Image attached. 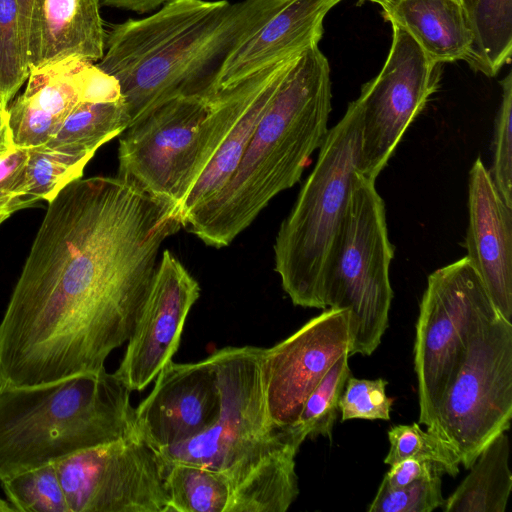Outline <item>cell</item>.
Masks as SVG:
<instances>
[{"label": "cell", "mask_w": 512, "mask_h": 512, "mask_svg": "<svg viewBox=\"0 0 512 512\" xmlns=\"http://www.w3.org/2000/svg\"><path fill=\"white\" fill-rule=\"evenodd\" d=\"M70 512H168L167 463L135 429L55 463Z\"/></svg>", "instance_id": "obj_11"}, {"label": "cell", "mask_w": 512, "mask_h": 512, "mask_svg": "<svg viewBox=\"0 0 512 512\" xmlns=\"http://www.w3.org/2000/svg\"><path fill=\"white\" fill-rule=\"evenodd\" d=\"M130 392L105 368L33 386H0V482L130 434Z\"/></svg>", "instance_id": "obj_5"}, {"label": "cell", "mask_w": 512, "mask_h": 512, "mask_svg": "<svg viewBox=\"0 0 512 512\" xmlns=\"http://www.w3.org/2000/svg\"><path fill=\"white\" fill-rule=\"evenodd\" d=\"M281 62L209 95L171 99L120 135L118 177L179 208L220 145Z\"/></svg>", "instance_id": "obj_6"}, {"label": "cell", "mask_w": 512, "mask_h": 512, "mask_svg": "<svg viewBox=\"0 0 512 512\" xmlns=\"http://www.w3.org/2000/svg\"><path fill=\"white\" fill-rule=\"evenodd\" d=\"M130 125L122 94L83 101L66 117L46 147L73 155H91Z\"/></svg>", "instance_id": "obj_22"}, {"label": "cell", "mask_w": 512, "mask_h": 512, "mask_svg": "<svg viewBox=\"0 0 512 512\" xmlns=\"http://www.w3.org/2000/svg\"><path fill=\"white\" fill-rule=\"evenodd\" d=\"M278 1L170 0L113 25L96 65L117 80L130 125L171 99L217 92L228 53Z\"/></svg>", "instance_id": "obj_2"}, {"label": "cell", "mask_w": 512, "mask_h": 512, "mask_svg": "<svg viewBox=\"0 0 512 512\" xmlns=\"http://www.w3.org/2000/svg\"><path fill=\"white\" fill-rule=\"evenodd\" d=\"M100 6V0H37L26 39L29 71L69 57L98 62L106 38Z\"/></svg>", "instance_id": "obj_18"}, {"label": "cell", "mask_w": 512, "mask_h": 512, "mask_svg": "<svg viewBox=\"0 0 512 512\" xmlns=\"http://www.w3.org/2000/svg\"><path fill=\"white\" fill-rule=\"evenodd\" d=\"M390 466L391 468L382 480L394 489L408 486L435 471H439L433 464L415 458H407Z\"/></svg>", "instance_id": "obj_35"}, {"label": "cell", "mask_w": 512, "mask_h": 512, "mask_svg": "<svg viewBox=\"0 0 512 512\" xmlns=\"http://www.w3.org/2000/svg\"><path fill=\"white\" fill-rule=\"evenodd\" d=\"M465 13L474 35L467 63L494 77L512 56V0H470Z\"/></svg>", "instance_id": "obj_23"}, {"label": "cell", "mask_w": 512, "mask_h": 512, "mask_svg": "<svg viewBox=\"0 0 512 512\" xmlns=\"http://www.w3.org/2000/svg\"><path fill=\"white\" fill-rule=\"evenodd\" d=\"M7 112L14 144L19 148L44 146L61 127L21 95L8 105Z\"/></svg>", "instance_id": "obj_33"}, {"label": "cell", "mask_w": 512, "mask_h": 512, "mask_svg": "<svg viewBox=\"0 0 512 512\" xmlns=\"http://www.w3.org/2000/svg\"><path fill=\"white\" fill-rule=\"evenodd\" d=\"M387 384L383 378L370 380L349 376L339 400L341 421L389 420L393 399L386 394Z\"/></svg>", "instance_id": "obj_32"}, {"label": "cell", "mask_w": 512, "mask_h": 512, "mask_svg": "<svg viewBox=\"0 0 512 512\" xmlns=\"http://www.w3.org/2000/svg\"><path fill=\"white\" fill-rule=\"evenodd\" d=\"M470 473L442 505L445 512H504L512 489L509 440L500 433L479 454Z\"/></svg>", "instance_id": "obj_21"}, {"label": "cell", "mask_w": 512, "mask_h": 512, "mask_svg": "<svg viewBox=\"0 0 512 512\" xmlns=\"http://www.w3.org/2000/svg\"><path fill=\"white\" fill-rule=\"evenodd\" d=\"M26 207L28 206L22 198L0 194V224L16 211Z\"/></svg>", "instance_id": "obj_38"}, {"label": "cell", "mask_w": 512, "mask_h": 512, "mask_svg": "<svg viewBox=\"0 0 512 512\" xmlns=\"http://www.w3.org/2000/svg\"><path fill=\"white\" fill-rule=\"evenodd\" d=\"M389 451L384 463L392 465L407 458H415L433 464L441 473L455 477L460 461L451 447L429 431H423L418 423L399 424L388 430Z\"/></svg>", "instance_id": "obj_28"}, {"label": "cell", "mask_w": 512, "mask_h": 512, "mask_svg": "<svg viewBox=\"0 0 512 512\" xmlns=\"http://www.w3.org/2000/svg\"><path fill=\"white\" fill-rule=\"evenodd\" d=\"M29 67L16 0H0V106L10 101L27 80Z\"/></svg>", "instance_id": "obj_29"}, {"label": "cell", "mask_w": 512, "mask_h": 512, "mask_svg": "<svg viewBox=\"0 0 512 512\" xmlns=\"http://www.w3.org/2000/svg\"><path fill=\"white\" fill-rule=\"evenodd\" d=\"M9 505L19 512H70L55 463L0 482Z\"/></svg>", "instance_id": "obj_27"}, {"label": "cell", "mask_w": 512, "mask_h": 512, "mask_svg": "<svg viewBox=\"0 0 512 512\" xmlns=\"http://www.w3.org/2000/svg\"><path fill=\"white\" fill-rule=\"evenodd\" d=\"M348 357V353L340 356L307 397L296 423L292 425L303 440L320 435L331 438L340 412L339 400L351 376Z\"/></svg>", "instance_id": "obj_26"}, {"label": "cell", "mask_w": 512, "mask_h": 512, "mask_svg": "<svg viewBox=\"0 0 512 512\" xmlns=\"http://www.w3.org/2000/svg\"><path fill=\"white\" fill-rule=\"evenodd\" d=\"M16 1L18 4V9H19L21 35H22V40H23V44L25 47V51H26V39H27L29 20L31 17L33 7L37 0H16ZM26 56H27V54H26Z\"/></svg>", "instance_id": "obj_39"}, {"label": "cell", "mask_w": 512, "mask_h": 512, "mask_svg": "<svg viewBox=\"0 0 512 512\" xmlns=\"http://www.w3.org/2000/svg\"><path fill=\"white\" fill-rule=\"evenodd\" d=\"M441 472L402 487L391 488L383 480L367 510L369 512H432L442 507Z\"/></svg>", "instance_id": "obj_30"}, {"label": "cell", "mask_w": 512, "mask_h": 512, "mask_svg": "<svg viewBox=\"0 0 512 512\" xmlns=\"http://www.w3.org/2000/svg\"><path fill=\"white\" fill-rule=\"evenodd\" d=\"M466 257L500 315L512 317V207L506 205L478 157L469 173Z\"/></svg>", "instance_id": "obj_17"}, {"label": "cell", "mask_w": 512, "mask_h": 512, "mask_svg": "<svg viewBox=\"0 0 512 512\" xmlns=\"http://www.w3.org/2000/svg\"><path fill=\"white\" fill-rule=\"evenodd\" d=\"M91 155H73L46 146L28 149L26 200L51 202L67 185L83 175Z\"/></svg>", "instance_id": "obj_25"}, {"label": "cell", "mask_w": 512, "mask_h": 512, "mask_svg": "<svg viewBox=\"0 0 512 512\" xmlns=\"http://www.w3.org/2000/svg\"><path fill=\"white\" fill-rule=\"evenodd\" d=\"M457 1L461 3V5L463 6L464 10L466 9L468 4L470 3V0H457Z\"/></svg>", "instance_id": "obj_42"}, {"label": "cell", "mask_w": 512, "mask_h": 512, "mask_svg": "<svg viewBox=\"0 0 512 512\" xmlns=\"http://www.w3.org/2000/svg\"><path fill=\"white\" fill-rule=\"evenodd\" d=\"M342 0H279L270 14L244 34L226 56L216 88L318 46L328 12Z\"/></svg>", "instance_id": "obj_16"}, {"label": "cell", "mask_w": 512, "mask_h": 512, "mask_svg": "<svg viewBox=\"0 0 512 512\" xmlns=\"http://www.w3.org/2000/svg\"><path fill=\"white\" fill-rule=\"evenodd\" d=\"M179 206L118 176L48 203L0 322V386L98 371L130 338Z\"/></svg>", "instance_id": "obj_1"}, {"label": "cell", "mask_w": 512, "mask_h": 512, "mask_svg": "<svg viewBox=\"0 0 512 512\" xmlns=\"http://www.w3.org/2000/svg\"><path fill=\"white\" fill-rule=\"evenodd\" d=\"M391 26L387 59L356 98L362 115L361 172L375 180L440 81V65L407 31L395 23Z\"/></svg>", "instance_id": "obj_12"}, {"label": "cell", "mask_w": 512, "mask_h": 512, "mask_svg": "<svg viewBox=\"0 0 512 512\" xmlns=\"http://www.w3.org/2000/svg\"><path fill=\"white\" fill-rule=\"evenodd\" d=\"M501 102L497 112L493 139L491 179L503 201L512 207V72L500 81Z\"/></svg>", "instance_id": "obj_31"}, {"label": "cell", "mask_w": 512, "mask_h": 512, "mask_svg": "<svg viewBox=\"0 0 512 512\" xmlns=\"http://www.w3.org/2000/svg\"><path fill=\"white\" fill-rule=\"evenodd\" d=\"M14 511L8 502L0 498V512Z\"/></svg>", "instance_id": "obj_40"}, {"label": "cell", "mask_w": 512, "mask_h": 512, "mask_svg": "<svg viewBox=\"0 0 512 512\" xmlns=\"http://www.w3.org/2000/svg\"><path fill=\"white\" fill-rule=\"evenodd\" d=\"M331 98L330 66L319 47L294 57L233 175L183 228L208 246L230 245L275 196L299 182L328 133Z\"/></svg>", "instance_id": "obj_3"}, {"label": "cell", "mask_w": 512, "mask_h": 512, "mask_svg": "<svg viewBox=\"0 0 512 512\" xmlns=\"http://www.w3.org/2000/svg\"><path fill=\"white\" fill-rule=\"evenodd\" d=\"M15 148L12 131L9 125L7 109L0 106V158Z\"/></svg>", "instance_id": "obj_37"}, {"label": "cell", "mask_w": 512, "mask_h": 512, "mask_svg": "<svg viewBox=\"0 0 512 512\" xmlns=\"http://www.w3.org/2000/svg\"><path fill=\"white\" fill-rule=\"evenodd\" d=\"M165 488L168 512H230L233 490L217 470L186 463H167Z\"/></svg>", "instance_id": "obj_24"}, {"label": "cell", "mask_w": 512, "mask_h": 512, "mask_svg": "<svg viewBox=\"0 0 512 512\" xmlns=\"http://www.w3.org/2000/svg\"><path fill=\"white\" fill-rule=\"evenodd\" d=\"M262 348L225 347L210 355L221 394L217 421L199 435L159 449L166 463L224 473L230 512H285L299 494L295 458L304 440L271 420L265 401Z\"/></svg>", "instance_id": "obj_4"}, {"label": "cell", "mask_w": 512, "mask_h": 512, "mask_svg": "<svg viewBox=\"0 0 512 512\" xmlns=\"http://www.w3.org/2000/svg\"><path fill=\"white\" fill-rule=\"evenodd\" d=\"M384 201L375 179L359 172L323 282L326 308L349 312V356L371 355L388 327L393 291Z\"/></svg>", "instance_id": "obj_8"}, {"label": "cell", "mask_w": 512, "mask_h": 512, "mask_svg": "<svg viewBox=\"0 0 512 512\" xmlns=\"http://www.w3.org/2000/svg\"><path fill=\"white\" fill-rule=\"evenodd\" d=\"M170 0H100L102 6L145 14L159 9Z\"/></svg>", "instance_id": "obj_36"}, {"label": "cell", "mask_w": 512, "mask_h": 512, "mask_svg": "<svg viewBox=\"0 0 512 512\" xmlns=\"http://www.w3.org/2000/svg\"><path fill=\"white\" fill-rule=\"evenodd\" d=\"M361 1L372 2V3L378 4L381 8H384L385 6H387L394 0H361Z\"/></svg>", "instance_id": "obj_41"}, {"label": "cell", "mask_w": 512, "mask_h": 512, "mask_svg": "<svg viewBox=\"0 0 512 512\" xmlns=\"http://www.w3.org/2000/svg\"><path fill=\"white\" fill-rule=\"evenodd\" d=\"M500 314L465 256L436 269L419 305L414 344L419 423L432 424L479 328Z\"/></svg>", "instance_id": "obj_9"}, {"label": "cell", "mask_w": 512, "mask_h": 512, "mask_svg": "<svg viewBox=\"0 0 512 512\" xmlns=\"http://www.w3.org/2000/svg\"><path fill=\"white\" fill-rule=\"evenodd\" d=\"M511 418L512 323L497 314L473 337L427 431L470 469L482 450L510 428Z\"/></svg>", "instance_id": "obj_10"}, {"label": "cell", "mask_w": 512, "mask_h": 512, "mask_svg": "<svg viewBox=\"0 0 512 512\" xmlns=\"http://www.w3.org/2000/svg\"><path fill=\"white\" fill-rule=\"evenodd\" d=\"M361 135L362 115L355 99L328 130L316 164L278 230L275 271L296 306L325 309V273L361 172Z\"/></svg>", "instance_id": "obj_7"}, {"label": "cell", "mask_w": 512, "mask_h": 512, "mask_svg": "<svg viewBox=\"0 0 512 512\" xmlns=\"http://www.w3.org/2000/svg\"><path fill=\"white\" fill-rule=\"evenodd\" d=\"M199 295L197 280L165 249L124 357L114 372L131 392L145 389L172 361L187 316Z\"/></svg>", "instance_id": "obj_14"}, {"label": "cell", "mask_w": 512, "mask_h": 512, "mask_svg": "<svg viewBox=\"0 0 512 512\" xmlns=\"http://www.w3.org/2000/svg\"><path fill=\"white\" fill-rule=\"evenodd\" d=\"M347 309L326 308L271 348H262L265 401L273 423H296L302 407L332 365L349 354Z\"/></svg>", "instance_id": "obj_13"}, {"label": "cell", "mask_w": 512, "mask_h": 512, "mask_svg": "<svg viewBox=\"0 0 512 512\" xmlns=\"http://www.w3.org/2000/svg\"><path fill=\"white\" fill-rule=\"evenodd\" d=\"M155 379L135 408V429L157 450L183 443L217 421L221 394L210 356L193 363L170 361Z\"/></svg>", "instance_id": "obj_15"}, {"label": "cell", "mask_w": 512, "mask_h": 512, "mask_svg": "<svg viewBox=\"0 0 512 512\" xmlns=\"http://www.w3.org/2000/svg\"><path fill=\"white\" fill-rule=\"evenodd\" d=\"M296 56L285 60L279 66L272 78L255 96L234 124L182 202L180 206L182 223L192 211L214 197L229 181L283 75Z\"/></svg>", "instance_id": "obj_20"}, {"label": "cell", "mask_w": 512, "mask_h": 512, "mask_svg": "<svg viewBox=\"0 0 512 512\" xmlns=\"http://www.w3.org/2000/svg\"><path fill=\"white\" fill-rule=\"evenodd\" d=\"M383 17L407 31L435 64L469 60L474 35L457 0H394Z\"/></svg>", "instance_id": "obj_19"}, {"label": "cell", "mask_w": 512, "mask_h": 512, "mask_svg": "<svg viewBox=\"0 0 512 512\" xmlns=\"http://www.w3.org/2000/svg\"><path fill=\"white\" fill-rule=\"evenodd\" d=\"M28 149L16 147L0 158V194L22 198L29 206L26 196Z\"/></svg>", "instance_id": "obj_34"}]
</instances>
